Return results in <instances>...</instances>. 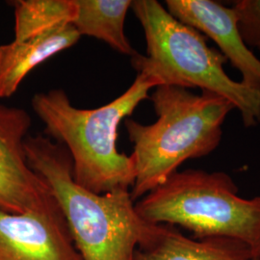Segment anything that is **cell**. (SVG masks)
<instances>
[{
	"label": "cell",
	"mask_w": 260,
	"mask_h": 260,
	"mask_svg": "<svg viewBox=\"0 0 260 260\" xmlns=\"http://www.w3.org/2000/svg\"><path fill=\"white\" fill-rule=\"evenodd\" d=\"M24 149L29 166L55 199L82 260H134L154 223L138 214L129 190L95 194L78 185L69 151L43 134L28 135Z\"/></svg>",
	"instance_id": "cell-1"
},
{
	"label": "cell",
	"mask_w": 260,
	"mask_h": 260,
	"mask_svg": "<svg viewBox=\"0 0 260 260\" xmlns=\"http://www.w3.org/2000/svg\"><path fill=\"white\" fill-rule=\"evenodd\" d=\"M156 87L154 80L137 74L124 93L95 109L76 108L62 89L36 93L31 105L44 122L47 137L69 151L75 182L88 191L104 194L129 190L134 184V161L117 149L118 129Z\"/></svg>",
	"instance_id": "cell-2"
},
{
	"label": "cell",
	"mask_w": 260,
	"mask_h": 260,
	"mask_svg": "<svg viewBox=\"0 0 260 260\" xmlns=\"http://www.w3.org/2000/svg\"><path fill=\"white\" fill-rule=\"evenodd\" d=\"M149 99L155 122L124 121L133 144L135 181L130 194L134 202L165 182L187 160L213 152L223 138V122L235 109L216 93L198 94L176 86H158Z\"/></svg>",
	"instance_id": "cell-3"
},
{
	"label": "cell",
	"mask_w": 260,
	"mask_h": 260,
	"mask_svg": "<svg viewBox=\"0 0 260 260\" xmlns=\"http://www.w3.org/2000/svg\"><path fill=\"white\" fill-rule=\"evenodd\" d=\"M147 42V54L136 53L131 64L137 74L158 86L199 88L216 93L240 112L246 127L260 123V91L232 79L224 71L228 60L207 45L204 34L174 18L156 0L132 1Z\"/></svg>",
	"instance_id": "cell-4"
},
{
	"label": "cell",
	"mask_w": 260,
	"mask_h": 260,
	"mask_svg": "<svg viewBox=\"0 0 260 260\" xmlns=\"http://www.w3.org/2000/svg\"><path fill=\"white\" fill-rule=\"evenodd\" d=\"M148 223L179 225L195 238H229L260 257V197L244 199L223 172L175 173L135 204Z\"/></svg>",
	"instance_id": "cell-5"
},
{
	"label": "cell",
	"mask_w": 260,
	"mask_h": 260,
	"mask_svg": "<svg viewBox=\"0 0 260 260\" xmlns=\"http://www.w3.org/2000/svg\"><path fill=\"white\" fill-rule=\"evenodd\" d=\"M32 120L28 112L0 104V210L42 212L58 207L45 181L31 169L24 149Z\"/></svg>",
	"instance_id": "cell-6"
},
{
	"label": "cell",
	"mask_w": 260,
	"mask_h": 260,
	"mask_svg": "<svg viewBox=\"0 0 260 260\" xmlns=\"http://www.w3.org/2000/svg\"><path fill=\"white\" fill-rule=\"evenodd\" d=\"M0 260H82L59 206L42 212L0 210Z\"/></svg>",
	"instance_id": "cell-7"
},
{
	"label": "cell",
	"mask_w": 260,
	"mask_h": 260,
	"mask_svg": "<svg viewBox=\"0 0 260 260\" xmlns=\"http://www.w3.org/2000/svg\"><path fill=\"white\" fill-rule=\"evenodd\" d=\"M166 9L177 20L210 38L242 76V83L260 91V60L239 31L233 8L212 0H167Z\"/></svg>",
	"instance_id": "cell-8"
},
{
	"label": "cell",
	"mask_w": 260,
	"mask_h": 260,
	"mask_svg": "<svg viewBox=\"0 0 260 260\" xmlns=\"http://www.w3.org/2000/svg\"><path fill=\"white\" fill-rule=\"evenodd\" d=\"M241 242L219 237L191 238L174 225L153 224L135 251L134 260H253Z\"/></svg>",
	"instance_id": "cell-9"
},
{
	"label": "cell",
	"mask_w": 260,
	"mask_h": 260,
	"mask_svg": "<svg viewBox=\"0 0 260 260\" xmlns=\"http://www.w3.org/2000/svg\"><path fill=\"white\" fill-rule=\"evenodd\" d=\"M80 35L74 25L27 41L0 46V98L9 99L26 75L50 57L75 46Z\"/></svg>",
	"instance_id": "cell-10"
},
{
	"label": "cell",
	"mask_w": 260,
	"mask_h": 260,
	"mask_svg": "<svg viewBox=\"0 0 260 260\" xmlns=\"http://www.w3.org/2000/svg\"><path fill=\"white\" fill-rule=\"evenodd\" d=\"M74 26L80 36L95 38L124 55H135L124 33V20L131 8L130 0H76Z\"/></svg>",
	"instance_id": "cell-11"
},
{
	"label": "cell",
	"mask_w": 260,
	"mask_h": 260,
	"mask_svg": "<svg viewBox=\"0 0 260 260\" xmlns=\"http://www.w3.org/2000/svg\"><path fill=\"white\" fill-rule=\"evenodd\" d=\"M15 39L22 42L74 25L76 0H15Z\"/></svg>",
	"instance_id": "cell-12"
},
{
	"label": "cell",
	"mask_w": 260,
	"mask_h": 260,
	"mask_svg": "<svg viewBox=\"0 0 260 260\" xmlns=\"http://www.w3.org/2000/svg\"><path fill=\"white\" fill-rule=\"evenodd\" d=\"M232 8L245 44L260 51V0H237Z\"/></svg>",
	"instance_id": "cell-13"
},
{
	"label": "cell",
	"mask_w": 260,
	"mask_h": 260,
	"mask_svg": "<svg viewBox=\"0 0 260 260\" xmlns=\"http://www.w3.org/2000/svg\"><path fill=\"white\" fill-rule=\"evenodd\" d=\"M253 260H260V257H254Z\"/></svg>",
	"instance_id": "cell-14"
}]
</instances>
